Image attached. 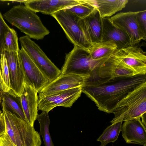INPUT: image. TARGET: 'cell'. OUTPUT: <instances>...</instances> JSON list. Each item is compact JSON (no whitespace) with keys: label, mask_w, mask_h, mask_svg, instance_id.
Wrapping results in <instances>:
<instances>
[{"label":"cell","mask_w":146,"mask_h":146,"mask_svg":"<svg viewBox=\"0 0 146 146\" xmlns=\"http://www.w3.org/2000/svg\"><path fill=\"white\" fill-rule=\"evenodd\" d=\"M146 87V74L103 78L92 73L82 90L98 110L112 113L131 95Z\"/></svg>","instance_id":"cell-1"},{"label":"cell","mask_w":146,"mask_h":146,"mask_svg":"<svg viewBox=\"0 0 146 146\" xmlns=\"http://www.w3.org/2000/svg\"><path fill=\"white\" fill-rule=\"evenodd\" d=\"M3 17L31 38L42 39L50 33L36 13L25 5L13 7Z\"/></svg>","instance_id":"cell-2"},{"label":"cell","mask_w":146,"mask_h":146,"mask_svg":"<svg viewBox=\"0 0 146 146\" xmlns=\"http://www.w3.org/2000/svg\"><path fill=\"white\" fill-rule=\"evenodd\" d=\"M6 131L12 142L17 146H41L39 133L34 127L7 110L2 101Z\"/></svg>","instance_id":"cell-3"},{"label":"cell","mask_w":146,"mask_h":146,"mask_svg":"<svg viewBox=\"0 0 146 146\" xmlns=\"http://www.w3.org/2000/svg\"><path fill=\"white\" fill-rule=\"evenodd\" d=\"M114 54L101 59L94 60L91 58L88 50L74 45L72 49L66 54L61 74L90 75Z\"/></svg>","instance_id":"cell-4"},{"label":"cell","mask_w":146,"mask_h":146,"mask_svg":"<svg viewBox=\"0 0 146 146\" xmlns=\"http://www.w3.org/2000/svg\"><path fill=\"white\" fill-rule=\"evenodd\" d=\"M57 21L69 40L74 45L88 50L92 44L86 38L79 23L80 19L73 13L62 9L50 15Z\"/></svg>","instance_id":"cell-5"},{"label":"cell","mask_w":146,"mask_h":146,"mask_svg":"<svg viewBox=\"0 0 146 146\" xmlns=\"http://www.w3.org/2000/svg\"><path fill=\"white\" fill-rule=\"evenodd\" d=\"M146 113V87L134 93L114 111L112 123L137 118Z\"/></svg>","instance_id":"cell-6"},{"label":"cell","mask_w":146,"mask_h":146,"mask_svg":"<svg viewBox=\"0 0 146 146\" xmlns=\"http://www.w3.org/2000/svg\"><path fill=\"white\" fill-rule=\"evenodd\" d=\"M22 48L49 80L52 81L61 74V70L48 57L40 46L29 37H21Z\"/></svg>","instance_id":"cell-7"},{"label":"cell","mask_w":146,"mask_h":146,"mask_svg":"<svg viewBox=\"0 0 146 146\" xmlns=\"http://www.w3.org/2000/svg\"><path fill=\"white\" fill-rule=\"evenodd\" d=\"M137 12H121L109 18L114 25L128 36L130 46H135L141 40L146 39V35L142 31L138 21Z\"/></svg>","instance_id":"cell-8"},{"label":"cell","mask_w":146,"mask_h":146,"mask_svg":"<svg viewBox=\"0 0 146 146\" xmlns=\"http://www.w3.org/2000/svg\"><path fill=\"white\" fill-rule=\"evenodd\" d=\"M82 93V87H79L48 96H38V110L48 113L58 106L70 107L80 96Z\"/></svg>","instance_id":"cell-9"},{"label":"cell","mask_w":146,"mask_h":146,"mask_svg":"<svg viewBox=\"0 0 146 146\" xmlns=\"http://www.w3.org/2000/svg\"><path fill=\"white\" fill-rule=\"evenodd\" d=\"M90 76L61 74L38 92V96H48L67 90L82 87Z\"/></svg>","instance_id":"cell-10"},{"label":"cell","mask_w":146,"mask_h":146,"mask_svg":"<svg viewBox=\"0 0 146 146\" xmlns=\"http://www.w3.org/2000/svg\"><path fill=\"white\" fill-rule=\"evenodd\" d=\"M9 68L11 90L15 98L21 95L24 88L25 73L18 53L4 50Z\"/></svg>","instance_id":"cell-11"},{"label":"cell","mask_w":146,"mask_h":146,"mask_svg":"<svg viewBox=\"0 0 146 146\" xmlns=\"http://www.w3.org/2000/svg\"><path fill=\"white\" fill-rule=\"evenodd\" d=\"M114 56L136 74H146V53L140 48L133 46L118 49Z\"/></svg>","instance_id":"cell-12"},{"label":"cell","mask_w":146,"mask_h":146,"mask_svg":"<svg viewBox=\"0 0 146 146\" xmlns=\"http://www.w3.org/2000/svg\"><path fill=\"white\" fill-rule=\"evenodd\" d=\"M38 93L26 76L23 90L21 96L18 98L19 101L26 121L33 127L38 114Z\"/></svg>","instance_id":"cell-13"},{"label":"cell","mask_w":146,"mask_h":146,"mask_svg":"<svg viewBox=\"0 0 146 146\" xmlns=\"http://www.w3.org/2000/svg\"><path fill=\"white\" fill-rule=\"evenodd\" d=\"M18 54L26 77L39 92L49 82V80L22 48Z\"/></svg>","instance_id":"cell-14"},{"label":"cell","mask_w":146,"mask_h":146,"mask_svg":"<svg viewBox=\"0 0 146 146\" xmlns=\"http://www.w3.org/2000/svg\"><path fill=\"white\" fill-rule=\"evenodd\" d=\"M80 2V0H27L24 3L25 6L36 13L40 12L50 15Z\"/></svg>","instance_id":"cell-15"},{"label":"cell","mask_w":146,"mask_h":146,"mask_svg":"<svg viewBox=\"0 0 146 146\" xmlns=\"http://www.w3.org/2000/svg\"><path fill=\"white\" fill-rule=\"evenodd\" d=\"M102 18L96 9L88 16L79 21L86 38L91 44L102 41Z\"/></svg>","instance_id":"cell-16"},{"label":"cell","mask_w":146,"mask_h":146,"mask_svg":"<svg viewBox=\"0 0 146 146\" xmlns=\"http://www.w3.org/2000/svg\"><path fill=\"white\" fill-rule=\"evenodd\" d=\"M114 55L92 73L103 78L126 77L136 74L133 70L119 61Z\"/></svg>","instance_id":"cell-17"},{"label":"cell","mask_w":146,"mask_h":146,"mask_svg":"<svg viewBox=\"0 0 146 146\" xmlns=\"http://www.w3.org/2000/svg\"><path fill=\"white\" fill-rule=\"evenodd\" d=\"M146 129L140 118H137L125 121L121 131L126 143L146 146Z\"/></svg>","instance_id":"cell-18"},{"label":"cell","mask_w":146,"mask_h":146,"mask_svg":"<svg viewBox=\"0 0 146 146\" xmlns=\"http://www.w3.org/2000/svg\"><path fill=\"white\" fill-rule=\"evenodd\" d=\"M102 41H112L115 43L118 49L130 46L129 39L127 35L114 25L109 18H102Z\"/></svg>","instance_id":"cell-19"},{"label":"cell","mask_w":146,"mask_h":146,"mask_svg":"<svg viewBox=\"0 0 146 146\" xmlns=\"http://www.w3.org/2000/svg\"><path fill=\"white\" fill-rule=\"evenodd\" d=\"M94 6L102 18H109L125 7L127 0H86Z\"/></svg>","instance_id":"cell-20"},{"label":"cell","mask_w":146,"mask_h":146,"mask_svg":"<svg viewBox=\"0 0 146 146\" xmlns=\"http://www.w3.org/2000/svg\"><path fill=\"white\" fill-rule=\"evenodd\" d=\"M118 49L115 43L110 40L92 44L88 50L91 58L97 60L114 54Z\"/></svg>","instance_id":"cell-21"},{"label":"cell","mask_w":146,"mask_h":146,"mask_svg":"<svg viewBox=\"0 0 146 146\" xmlns=\"http://www.w3.org/2000/svg\"><path fill=\"white\" fill-rule=\"evenodd\" d=\"M122 121L112 123L104 130L103 133L97 139L101 143L100 146H106L111 142H114L117 140L121 131Z\"/></svg>","instance_id":"cell-22"},{"label":"cell","mask_w":146,"mask_h":146,"mask_svg":"<svg viewBox=\"0 0 146 146\" xmlns=\"http://www.w3.org/2000/svg\"><path fill=\"white\" fill-rule=\"evenodd\" d=\"M48 112L42 111L38 114L36 120L39 122L40 127L39 134L43 139L45 146H54L49 131L50 120Z\"/></svg>","instance_id":"cell-23"},{"label":"cell","mask_w":146,"mask_h":146,"mask_svg":"<svg viewBox=\"0 0 146 146\" xmlns=\"http://www.w3.org/2000/svg\"><path fill=\"white\" fill-rule=\"evenodd\" d=\"M1 97L2 102L7 110L26 121L23 112L20 106L14 99V97L8 93L3 92H1Z\"/></svg>","instance_id":"cell-24"},{"label":"cell","mask_w":146,"mask_h":146,"mask_svg":"<svg viewBox=\"0 0 146 146\" xmlns=\"http://www.w3.org/2000/svg\"><path fill=\"white\" fill-rule=\"evenodd\" d=\"M96 9L86 0H80L79 3L65 9L81 19L88 16Z\"/></svg>","instance_id":"cell-25"},{"label":"cell","mask_w":146,"mask_h":146,"mask_svg":"<svg viewBox=\"0 0 146 146\" xmlns=\"http://www.w3.org/2000/svg\"><path fill=\"white\" fill-rule=\"evenodd\" d=\"M18 40L17 32L14 29L10 27L5 38L4 44V50L18 53L20 49Z\"/></svg>","instance_id":"cell-26"},{"label":"cell","mask_w":146,"mask_h":146,"mask_svg":"<svg viewBox=\"0 0 146 146\" xmlns=\"http://www.w3.org/2000/svg\"><path fill=\"white\" fill-rule=\"evenodd\" d=\"M0 66L3 80L7 87L11 91L9 70L6 58L4 53L1 54Z\"/></svg>","instance_id":"cell-27"},{"label":"cell","mask_w":146,"mask_h":146,"mask_svg":"<svg viewBox=\"0 0 146 146\" xmlns=\"http://www.w3.org/2000/svg\"><path fill=\"white\" fill-rule=\"evenodd\" d=\"M10 27L4 20L3 16L0 12V54L3 53L4 44L6 35Z\"/></svg>","instance_id":"cell-28"},{"label":"cell","mask_w":146,"mask_h":146,"mask_svg":"<svg viewBox=\"0 0 146 146\" xmlns=\"http://www.w3.org/2000/svg\"><path fill=\"white\" fill-rule=\"evenodd\" d=\"M137 17L139 25L142 31L146 35V10L138 11Z\"/></svg>","instance_id":"cell-29"},{"label":"cell","mask_w":146,"mask_h":146,"mask_svg":"<svg viewBox=\"0 0 146 146\" xmlns=\"http://www.w3.org/2000/svg\"><path fill=\"white\" fill-rule=\"evenodd\" d=\"M0 146H17L11 140L5 131L4 134L0 137Z\"/></svg>","instance_id":"cell-30"},{"label":"cell","mask_w":146,"mask_h":146,"mask_svg":"<svg viewBox=\"0 0 146 146\" xmlns=\"http://www.w3.org/2000/svg\"><path fill=\"white\" fill-rule=\"evenodd\" d=\"M1 56L0 54V90L1 92L8 93L10 95H12L13 94L12 92L5 84L1 76L0 66Z\"/></svg>","instance_id":"cell-31"},{"label":"cell","mask_w":146,"mask_h":146,"mask_svg":"<svg viewBox=\"0 0 146 146\" xmlns=\"http://www.w3.org/2000/svg\"><path fill=\"white\" fill-rule=\"evenodd\" d=\"M5 131L6 127L4 114L0 110V137L4 134Z\"/></svg>","instance_id":"cell-32"},{"label":"cell","mask_w":146,"mask_h":146,"mask_svg":"<svg viewBox=\"0 0 146 146\" xmlns=\"http://www.w3.org/2000/svg\"><path fill=\"white\" fill-rule=\"evenodd\" d=\"M141 117V121L143 124L146 127V113L142 115Z\"/></svg>","instance_id":"cell-33"},{"label":"cell","mask_w":146,"mask_h":146,"mask_svg":"<svg viewBox=\"0 0 146 146\" xmlns=\"http://www.w3.org/2000/svg\"><path fill=\"white\" fill-rule=\"evenodd\" d=\"M1 92L0 90V103H1Z\"/></svg>","instance_id":"cell-34"}]
</instances>
